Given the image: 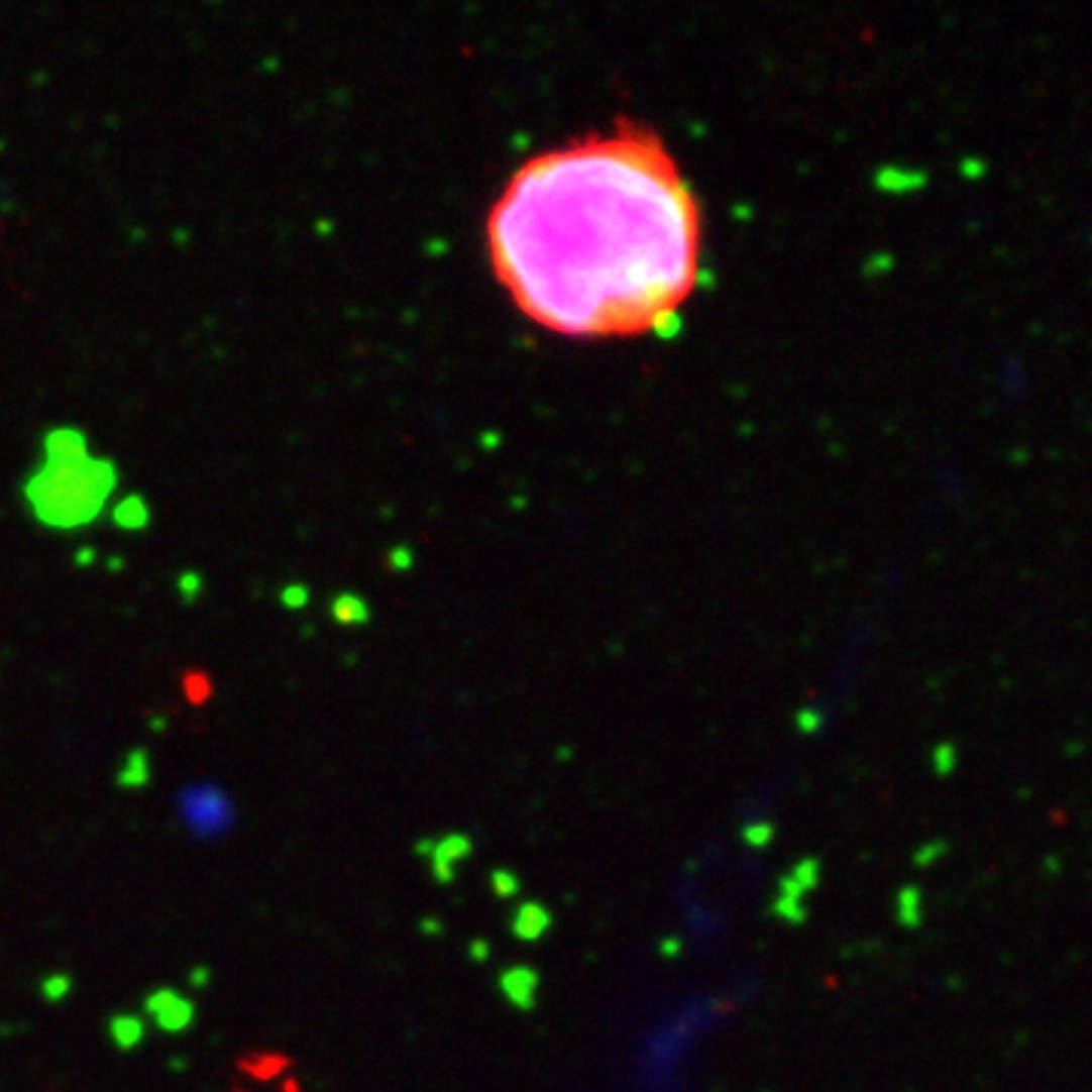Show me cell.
<instances>
[{"mask_svg": "<svg viewBox=\"0 0 1092 1092\" xmlns=\"http://www.w3.org/2000/svg\"><path fill=\"white\" fill-rule=\"evenodd\" d=\"M510 301L565 337H638L698 286L701 210L665 140L638 125L531 155L485 219Z\"/></svg>", "mask_w": 1092, "mask_h": 1092, "instance_id": "6da1fadb", "label": "cell"}, {"mask_svg": "<svg viewBox=\"0 0 1092 1092\" xmlns=\"http://www.w3.org/2000/svg\"><path fill=\"white\" fill-rule=\"evenodd\" d=\"M116 485L119 467L89 455L77 464H43L25 479V501L46 528L74 531L98 519Z\"/></svg>", "mask_w": 1092, "mask_h": 1092, "instance_id": "7a4b0ae2", "label": "cell"}, {"mask_svg": "<svg viewBox=\"0 0 1092 1092\" xmlns=\"http://www.w3.org/2000/svg\"><path fill=\"white\" fill-rule=\"evenodd\" d=\"M143 1010L155 1019V1025L161 1028V1031H174V1034H180V1031H186L192 1022H195V1001L192 998H186L183 992H177V989H155V992H149L146 995V1001H143Z\"/></svg>", "mask_w": 1092, "mask_h": 1092, "instance_id": "3957f363", "label": "cell"}, {"mask_svg": "<svg viewBox=\"0 0 1092 1092\" xmlns=\"http://www.w3.org/2000/svg\"><path fill=\"white\" fill-rule=\"evenodd\" d=\"M43 464H77L89 458V440L80 428H52L43 437Z\"/></svg>", "mask_w": 1092, "mask_h": 1092, "instance_id": "277c9868", "label": "cell"}, {"mask_svg": "<svg viewBox=\"0 0 1092 1092\" xmlns=\"http://www.w3.org/2000/svg\"><path fill=\"white\" fill-rule=\"evenodd\" d=\"M183 810H186V820L192 823V829L201 826L204 813H210V823H213L216 832L231 823V807H228V801H225L219 792H213V789H198L192 801H183Z\"/></svg>", "mask_w": 1092, "mask_h": 1092, "instance_id": "5b68a950", "label": "cell"}, {"mask_svg": "<svg viewBox=\"0 0 1092 1092\" xmlns=\"http://www.w3.org/2000/svg\"><path fill=\"white\" fill-rule=\"evenodd\" d=\"M119 786L122 789H143L149 780H152V765H149V753L143 747L131 750L122 765H119V774H116Z\"/></svg>", "mask_w": 1092, "mask_h": 1092, "instance_id": "8992f818", "label": "cell"}, {"mask_svg": "<svg viewBox=\"0 0 1092 1092\" xmlns=\"http://www.w3.org/2000/svg\"><path fill=\"white\" fill-rule=\"evenodd\" d=\"M107 1031H110V1041H113L119 1050H134V1047H140L143 1038H146V1022H143L140 1016H134V1013H116V1016L110 1019Z\"/></svg>", "mask_w": 1092, "mask_h": 1092, "instance_id": "52a82bcc", "label": "cell"}, {"mask_svg": "<svg viewBox=\"0 0 1092 1092\" xmlns=\"http://www.w3.org/2000/svg\"><path fill=\"white\" fill-rule=\"evenodd\" d=\"M113 522L125 531H143L152 522V510L140 495H128L116 504L113 510Z\"/></svg>", "mask_w": 1092, "mask_h": 1092, "instance_id": "ba28073f", "label": "cell"}, {"mask_svg": "<svg viewBox=\"0 0 1092 1092\" xmlns=\"http://www.w3.org/2000/svg\"><path fill=\"white\" fill-rule=\"evenodd\" d=\"M71 989H74V977L65 974V971H56V974H49V977L40 980V995H43L46 1001H62V998L71 995Z\"/></svg>", "mask_w": 1092, "mask_h": 1092, "instance_id": "9c48e42d", "label": "cell"}, {"mask_svg": "<svg viewBox=\"0 0 1092 1092\" xmlns=\"http://www.w3.org/2000/svg\"><path fill=\"white\" fill-rule=\"evenodd\" d=\"M177 592H180V598H183L186 605H195V602L201 598V592H204V577H201V574H195V571L180 574V580H177Z\"/></svg>", "mask_w": 1092, "mask_h": 1092, "instance_id": "30bf717a", "label": "cell"}, {"mask_svg": "<svg viewBox=\"0 0 1092 1092\" xmlns=\"http://www.w3.org/2000/svg\"><path fill=\"white\" fill-rule=\"evenodd\" d=\"M1007 386H1010L1007 392H1013L1016 398L1028 389V376H1025V364H1022V361H1013V364H1010V383H1007Z\"/></svg>", "mask_w": 1092, "mask_h": 1092, "instance_id": "8fae6325", "label": "cell"}, {"mask_svg": "<svg viewBox=\"0 0 1092 1092\" xmlns=\"http://www.w3.org/2000/svg\"><path fill=\"white\" fill-rule=\"evenodd\" d=\"M280 602H283V608L298 611V608H304V602H307V589H304V586H286V589L280 592Z\"/></svg>", "mask_w": 1092, "mask_h": 1092, "instance_id": "7c38bea8", "label": "cell"}, {"mask_svg": "<svg viewBox=\"0 0 1092 1092\" xmlns=\"http://www.w3.org/2000/svg\"><path fill=\"white\" fill-rule=\"evenodd\" d=\"M92 559H95V550H83V553L77 556V565H92Z\"/></svg>", "mask_w": 1092, "mask_h": 1092, "instance_id": "4fadbf2b", "label": "cell"}]
</instances>
